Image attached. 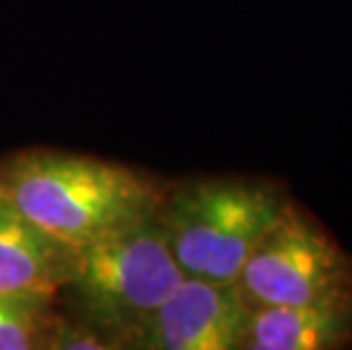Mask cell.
I'll return each mask as SVG.
<instances>
[{
	"instance_id": "cell-6",
	"label": "cell",
	"mask_w": 352,
	"mask_h": 350,
	"mask_svg": "<svg viewBox=\"0 0 352 350\" xmlns=\"http://www.w3.org/2000/svg\"><path fill=\"white\" fill-rule=\"evenodd\" d=\"M352 344V296L254 307L243 350H339Z\"/></svg>"
},
{
	"instance_id": "cell-9",
	"label": "cell",
	"mask_w": 352,
	"mask_h": 350,
	"mask_svg": "<svg viewBox=\"0 0 352 350\" xmlns=\"http://www.w3.org/2000/svg\"><path fill=\"white\" fill-rule=\"evenodd\" d=\"M50 350H116L107 337L96 330V327L87 325L85 321H71V318L62 316L55 337H52Z\"/></svg>"
},
{
	"instance_id": "cell-3",
	"label": "cell",
	"mask_w": 352,
	"mask_h": 350,
	"mask_svg": "<svg viewBox=\"0 0 352 350\" xmlns=\"http://www.w3.org/2000/svg\"><path fill=\"white\" fill-rule=\"evenodd\" d=\"M184 280L157 223V214L73 245L64 292L78 318L96 327L116 350L144 318Z\"/></svg>"
},
{
	"instance_id": "cell-7",
	"label": "cell",
	"mask_w": 352,
	"mask_h": 350,
	"mask_svg": "<svg viewBox=\"0 0 352 350\" xmlns=\"http://www.w3.org/2000/svg\"><path fill=\"white\" fill-rule=\"evenodd\" d=\"M73 245L36 226L0 191V292H62Z\"/></svg>"
},
{
	"instance_id": "cell-1",
	"label": "cell",
	"mask_w": 352,
	"mask_h": 350,
	"mask_svg": "<svg viewBox=\"0 0 352 350\" xmlns=\"http://www.w3.org/2000/svg\"><path fill=\"white\" fill-rule=\"evenodd\" d=\"M0 191L36 226L80 245L157 214L166 184L121 162L28 148L0 160Z\"/></svg>"
},
{
	"instance_id": "cell-4",
	"label": "cell",
	"mask_w": 352,
	"mask_h": 350,
	"mask_svg": "<svg viewBox=\"0 0 352 350\" xmlns=\"http://www.w3.org/2000/svg\"><path fill=\"white\" fill-rule=\"evenodd\" d=\"M252 307L352 296V255L311 212L289 200L239 275Z\"/></svg>"
},
{
	"instance_id": "cell-5",
	"label": "cell",
	"mask_w": 352,
	"mask_h": 350,
	"mask_svg": "<svg viewBox=\"0 0 352 350\" xmlns=\"http://www.w3.org/2000/svg\"><path fill=\"white\" fill-rule=\"evenodd\" d=\"M252 303L239 282L184 278L155 311L132 330L130 350H243Z\"/></svg>"
},
{
	"instance_id": "cell-2",
	"label": "cell",
	"mask_w": 352,
	"mask_h": 350,
	"mask_svg": "<svg viewBox=\"0 0 352 350\" xmlns=\"http://www.w3.org/2000/svg\"><path fill=\"white\" fill-rule=\"evenodd\" d=\"M289 200L268 177L200 175L166 187L157 223L184 278L236 282Z\"/></svg>"
},
{
	"instance_id": "cell-8",
	"label": "cell",
	"mask_w": 352,
	"mask_h": 350,
	"mask_svg": "<svg viewBox=\"0 0 352 350\" xmlns=\"http://www.w3.org/2000/svg\"><path fill=\"white\" fill-rule=\"evenodd\" d=\"M55 296L50 289L0 292V350H50L62 321Z\"/></svg>"
}]
</instances>
